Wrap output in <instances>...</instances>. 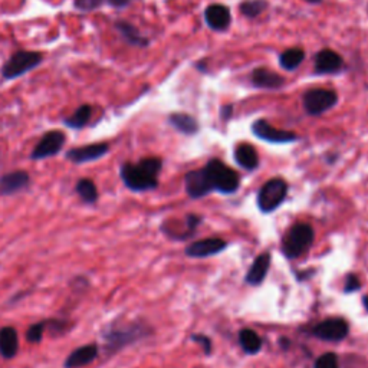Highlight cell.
<instances>
[{"label": "cell", "mask_w": 368, "mask_h": 368, "mask_svg": "<svg viewBox=\"0 0 368 368\" xmlns=\"http://www.w3.org/2000/svg\"><path fill=\"white\" fill-rule=\"evenodd\" d=\"M152 332L150 327L142 321H122L117 320L108 324L101 331L103 353L111 357L126 348L134 342L149 337Z\"/></svg>", "instance_id": "cell-1"}, {"label": "cell", "mask_w": 368, "mask_h": 368, "mask_svg": "<svg viewBox=\"0 0 368 368\" xmlns=\"http://www.w3.org/2000/svg\"><path fill=\"white\" fill-rule=\"evenodd\" d=\"M163 161L159 157H145L138 163H124L119 168L122 183L131 191H149L159 186Z\"/></svg>", "instance_id": "cell-2"}, {"label": "cell", "mask_w": 368, "mask_h": 368, "mask_svg": "<svg viewBox=\"0 0 368 368\" xmlns=\"http://www.w3.org/2000/svg\"><path fill=\"white\" fill-rule=\"evenodd\" d=\"M314 229L308 223L293 225L282 240V252L288 259H297L305 255L314 243Z\"/></svg>", "instance_id": "cell-3"}, {"label": "cell", "mask_w": 368, "mask_h": 368, "mask_svg": "<svg viewBox=\"0 0 368 368\" xmlns=\"http://www.w3.org/2000/svg\"><path fill=\"white\" fill-rule=\"evenodd\" d=\"M206 175L212 183L213 190H217L223 194L235 193L240 186V177L233 168L226 165L219 159H212L203 167Z\"/></svg>", "instance_id": "cell-4"}, {"label": "cell", "mask_w": 368, "mask_h": 368, "mask_svg": "<svg viewBox=\"0 0 368 368\" xmlns=\"http://www.w3.org/2000/svg\"><path fill=\"white\" fill-rule=\"evenodd\" d=\"M43 62V54L36 51H17L3 65V80H16L24 73L36 69Z\"/></svg>", "instance_id": "cell-5"}, {"label": "cell", "mask_w": 368, "mask_h": 368, "mask_svg": "<svg viewBox=\"0 0 368 368\" xmlns=\"http://www.w3.org/2000/svg\"><path fill=\"white\" fill-rule=\"evenodd\" d=\"M339 96L334 89L311 88L302 94V107L311 117H320L338 104Z\"/></svg>", "instance_id": "cell-6"}, {"label": "cell", "mask_w": 368, "mask_h": 368, "mask_svg": "<svg viewBox=\"0 0 368 368\" xmlns=\"http://www.w3.org/2000/svg\"><path fill=\"white\" fill-rule=\"evenodd\" d=\"M288 194V183L281 179H271L263 184L258 194V206L263 213H271L277 210Z\"/></svg>", "instance_id": "cell-7"}, {"label": "cell", "mask_w": 368, "mask_h": 368, "mask_svg": "<svg viewBox=\"0 0 368 368\" xmlns=\"http://www.w3.org/2000/svg\"><path fill=\"white\" fill-rule=\"evenodd\" d=\"M66 142V135L61 130H51L42 135V138L35 145L31 153V160L39 161L45 159H51L61 153Z\"/></svg>", "instance_id": "cell-8"}, {"label": "cell", "mask_w": 368, "mask_h": 368, "mask_svg": "<svg viewBox=\"0 0 368 368\" xmlns=\"http://www.w3.org/2000/svg\"><path fill=\"white\" fill-rule=\"evenodd\" d=\"M252 133L256 138L266 141V142H272V144H288V142H293V141L300 140V135L297 133L279 130L274 127L272 124H269V122L263 118L253 121Z\"/></svg>", "instance_id": "cell-9"}, {"label": "cell", "mask_w": 368, "mask_h": 368, "mask_svg": "<svg viewBox=\"0 0 368 368\" xmlns=\"http://www.w3.org/2000/svg\"><path fill=\"white\" fill-rule=\"evenodd\" d=\"M346 62L338 52L330 47H324L314 55V73L315 75H335L344 71Z\"/></svg>", "instance_id": "cell-10"}, {"label": "cell", "mask_w": 368, "mask_h": 368, "mask_svg": "<svg viewBox=\"0 0 368 368\" xmlns=\"http://www.w3.org/2000/svg\"><path fill=\"white\" fill-rule=\"evenodd\" d=\"M110 152L108 142H94L81 147H75L66 152V160L73 164H85L91 161H96L107 156Z\"/></svg>", "instance_id": "cell-11"}, {"label": "cell", "mask_w": 368, "mask_h": 368, "mask_svg": "<svg viewBox=\"0 0 368 368\" xmlns=\"http://www.w3.org/2000/svg\"><path fill=\"white\" fill-rule=\"evenodd\" d=\"M350 332L348 323L342 318H330L314 327L312 334L324 341H342Z\"/></svg>", "instance_id": "cell-12"}, {"label": "cell", "mask_w": 368, "mask_h": 368, "mask_svg": "<svg viewBox=\"0 0 368 368\" xmlns=\"http://www.w3.org/2000/svg\"><path fill=\"white\" fill-rule=\"evenodd\" d=\"M205 22L214 32H226L232 23V12L226 5L212 3L205 9Z\"/></svg>", "instance_id": "cell-13"}, {"label": "cell", "mask_w": 368, "mask_h": 368, "mask_svg": "<svg viewBox=\"0 0 368 368\" xmlns=\"http://www.w3.org/2000/svg\"><path fill=\"white\" fill-rule=\"evenodd\" d=\"M285 77L266 66H258L251 72V84L256 89L278 91L285 85Z\"/></svg>", "instance_id": "cell-14"}, {"label": "cell", "mask_w": 368, "mask_h": 368, "mask_svg": "<svg viewBox=\"0 0 368 368\" xmlns=\"http://www.w3.org/2000/svg\"><path fill=\"white\" fill-rule=\"evenodd\" d=\"M184 184H186L187 194L193 199L205 198V196H207L210 191H213L212 183L206 175L205 168L189 171V173L186 175V179H184Z\"/></svg>", "instance_id": "cell-15"}, {"label": "cell", "mask_w": 368, "mask_h": 368, "mask_svg": "<svg viewBox=\"0 0 368 368\" xmlns=\"http://www.w3.org/2000/svg\"><path fill=\"white\" fill-rule=\"evenodd\" d=\"M228 246V243L223 239L219 237H207L191 243L186 249V255L190 258H207L223 252Z\"/></svg>", "instance_id": "cell-16"}, {"label": "cell", "mask_w": 368, "mask_h": 368, "mask_svg": "<svg viewBox=\"0 0 368 368\" xmlns=\"http://www.w3.org/2000/svg\"><path fill=\"white\" fill-rule=\"evenodd\" d=\"M98 355H100V347H98L96 342H91V344H85L73 350L65 358L64 368H84L92 364Z\"/></svg>", "instance_id": "cell-17"}, {"label": "cell", "mask_w": 368, "mask_h": 368, "mask_svg": "<svg viewBox=\"0 0 368 368\" xmlns=\"http://www.w3.org/2000/svg\"><path fill=\"white\" fill-rule=\"evenodd\" d=\"M29 184H31V176L28 171L24 170L10 171V173L5 175L2 179H0V194L10 196L19 193L24 189H28Z\"/></svg>", "instance_id": "cell-18"}, {"label": "cell", "mask_w": 368, "mask_h": 368, "mask_svg": "<svg viewBox=\"0 0 368 368\" xmlns=\"http://www.w3.org/2000/svg\"><path fill=\"white\" fill-rule=\"evenodd\" d=\"M114 28L119 34V36L124 39L128 45L135 47H147L150 45V39L145 38L140 29L128 20L118 19L114 22Z\"/></svg>", "instance_id": "cell-19"}, {"label": "cell", "mask_w": 368, "mask_h": 368, "mask_svg": "<svg viewBox=\"0 0 368 368\" xmlns=\"http://www.w3.org/2000/svg\"><path fill=\"white\" fill-rule=\"evenodd\" d=\"M168 124L184 135H194L200 131L198 118L187 112H171L168 115Z\"/></svg>", "instance_id": "cell-20"}, {"label": "cell", "mask_w": 368, "mask_h": 368, "mask_svg": "<svg viewBox=\"0 0 368 368\" xmlns=\"http://www.w3.org/2000/svg\"><path fill=\"white\" fill-rule=\"evenodd\" d=\"M269 266H271V255L269 253L259 255L255 259V262L252 263L246 277H244V281H246V284H249L252 286L260 285L267 275Z\"/></svg>", "instance_id": "cell-21"}, {"label": "cell", "mask_w": 368, "mask_h": 368, "mask_svg": "<svg viewBox=\"0 0 368 368\" xmlns=\"http://www.w3.org/2000/svg\"><path fill=\"white\" fill-rule=\"evenodd\" d=\"M19 350V335L13 327L0 328V355L6 360L13 358Z\"/></svg>", "instance_id": "cell-22"}, {"label": "cell", "mask_w": 368, "mask_h": 368, "mask_svg": "<svg viewBox=\"0 0 368 368\" xmlns=\"http://www.w3.org/2000/svg\"><path fill=\"white\" fill-rule=\"evenodd\" d=\"M235 161L244 170H255L259 165V157L255 147L248 142L239 144L235 149Z\"/></svg>", "instance_id": "cell-23"}, {"label": "cell", "mask_w": 368, "mask_h": 368, "mask_svg": "<svg viewBox=\"0 0 368 368\" xmlns=\"http://www.w3.org/2000/svg\"><path fill=\"white\" fill-rule=\"evenodd\" d=\"M307 54L302 47H289L279 55V66L285 71H297L305 61Z\"/></svg>", "instance_id": "cell-24"}, {"label": "cell", "mask_w": 368, "mask_h": 368, "mask_svg": "<svg viewBox=\"0 0 368 368\" xmlns=\"http://www.w3.org/2000/svg\"><path fill=\"white\" fill-rule=\"evenodd\" d=\"M92 115V107L88 104L80 105L69 117L64 119V124L72 130H81L84 128Z\"/></svg>", "instance_id": "cell-25"}, {"label": "cell", "mask_w": 368, "mask_h": 368, "mask_svg": "<svg viewBox=\"0 0 368 368\" xmlns=\"http://www.w3.org/2000/svg\"><path fill=\"white\" fill-rule=\"evenodd\" d=\"M239 344L244 353L253 355V354H258L260 351L262 339L255 331H252L249 328H244L239 332Z\"/></svg>", "instance_id": "cell-26"}, {"label": "cell", "mask_w": 368, "mask_h": 368, "mask_svg": "<svg viewBox=\"0 0 368 368\" xmlns=\"http://www.w3.org/2000/svg\"><path fill=\"white\" fill-rule=\"evenodd\" d=\"M75 191H77V194L80 196L81 200L84 203L94 205L98 200V189H96V184L94 183V180H91L88 177L80 179L77 182Z\"/></svg>", "instance_id": "cell-27"}, {"label": "cell", "mask_w": 368, "mask_h": 368, "mask_svg": "<svg viewBox=\"0 0 368 368\" xmlns=\"http://www.w3.org/2000/svg\"><path fill=\"white\" fill-rule=\"evenodd\" d=\"M269 8L267 0H243L239 5L240 13L248 19H256Z\"/></svg>", "instance_id": "cell-28"}, {"label": "cell", "mask_w": 368, "mask_h": 368, "mask_svg": "<svg viewBox=\"0 0 368 368\" xmlns=\"http://www.w3.org/2000/svg\"><path fill=\"white\" fill-rule=\"evenodd\" d=\"M45 325H46V331L51 332L52 337H61L71 330L69 321L62 320V318H51V320H45Z\"/></svg>", "instance_id": "cell-29"}, {"label": "cell", "mask_w": 368, "mask_h": 368, "mask_svg": "<svg viewBox=\"0 0 368 368\" xmlns=\"http://www.w3.org/2000/svg\"><path fill=\"white\" fill-rule=\"evenodd\" d=\"M45 332H46L45 321L32 324L27 331V339H28V342H31V344H39L43 338V335H45Z\"/></svg>", "instance_id": "cell-30"}, {"label": "cell", "mask_w": 368, "mask_h": 368, "mask_svg": "<svg viewBox=\"0 0 368 368\" xmlns=\"http://www.w3.org/2000/svg\"><path fill=\"white\" fill-rule=\"evenodd\" d=\"M105 5V0H73V8L80 12L89 13Z\"/></svg>", "instance_id": "cell-31"}, {"label": "cell", "mask_w": 368, "mask_h": 368, "mask_svg": "<svg viewBox=\"0 0 368 368\" xmlns=\"http://www.w3.org/2000/svg\"><path fill=\"white\" fill-rule=\"evenodd\" d=\"M314 368H339L338 357L332 353H327L315 361Z\"/></svg>", "instance_id": "cell-32"}, {"label": "cell", "mask_w": 368, "mask_h": 368, "mask_svg": "<svg viewBox=\"0 0 368 368\" xmlns=\"http://www.w3.org/2000/svg\"><path fill=\"white\" fill-rule=\"evenodd\" d=\"M361 288V282L360 278L354 274H350L346 279V285H344V292L346 293H353L355 290H358Z\"/></svg>", "instance_id": "cell-33"}, {"label": "cell", "mask_w": 368, "mask_h": 368, "mask_svg": "<svg viewBox=\"0 0 368 368\" xmlns=\"http://www.w3.org/2000/svg\"><path fill=\"white\" fill-rule=\"evenodd\" d=\"M191 339L194 341V342H198V344H200L202 347H203V351L209 355L210 354V351H212V339H209L206 335H193L191 337Z\"/></svg>", "instance_id": "cell-34"}, {"label": "cell", "mask_w": 368, "mask_h": 368, "mask_svg": "<svg viewBox=\"0 0 368 368\" xmlns=\"http://www.w3.org/2000/svg\"><path fill=\"white\" fill-rule=\"evenodd\" d=\"M233 111H235L233 104H223L219 111L220 118H222V121H229L233 117Z\"/></svg>", "instance_id": "cell-35"}, {"label": "cell", "mask_w": 368, "mask_h": 368, "mask_svg": "<svg viewBox=\"0 0 368 368\" xmlns=\"http://www.w3.org/2000/svg\"><path fill=\"white\" fill-rule=\"evenodd\" d=\"M133 2L134 0H105L107 5H110L111 8H115V9H124V8L130 6Z\"/></svg>", "instance_id": "cell-36"}, {"label": "cell", "mask_w": 368, "mask_h": 368, "mask_svg": "<svg viewBox=\"0 0 368 368\" xmlns=\"http://www.w3.org/2000/svg\"><path fill=\"white\" fill-rule=\"evenodd\" d=\"M194 66H196V69H198L199 72H203V73H206V72H207L206 59H203V61H199V62H196V64H194Z\"/></svg>", "instance_id": "cell-37"}, {"label": "cell", "mask_w": 368, "mask_h": 368, "mask_svg": "<svg viewBox=\"0 0 368 368\" xmlns=\"http://www.w3.org/2000/svg\"><path fill=\"white\" fill-rule=\"evenodd\" d=\"M304 2L311 3V5H320V3H323V0H304Z\"/></svg>", "instance_id": "cell-38"}, {"label": "cell", "mask_w": 368, "mask_h": 368, "mask_svg": "<svg viewBox=\"0 0 368 368\" xmlns=\"http://www.w3.org/2000/svg\"><path fill=\"white\" fill-rule=\"evenodd\" d=\"M362 304H364V307H365V309L368 311V295H365V297L362 298Z\"/></svg>", "instance_id": "cell-39"}]
</instances>
